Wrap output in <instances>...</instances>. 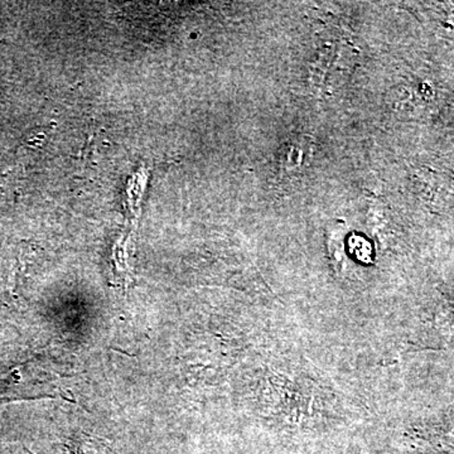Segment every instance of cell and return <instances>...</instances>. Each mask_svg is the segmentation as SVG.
<instances>
[{"label": "cell", "instance_id": "6da1fadb", "mask_svg": "<svg viewBox=\"0 0 454 454\" xmlns=\"http://www.w3.org/2000/svg\"><path fill=\"white\" fill-rule=\"evenodd\" d=\"M66 450L67 454H106L100 444H94V442H74V444H67Z\"/></svg>", "mask_w": 454, "mask_h": 454}]
</instances>
